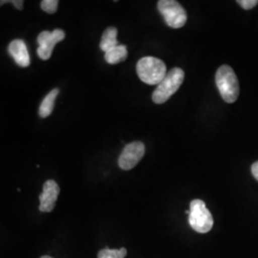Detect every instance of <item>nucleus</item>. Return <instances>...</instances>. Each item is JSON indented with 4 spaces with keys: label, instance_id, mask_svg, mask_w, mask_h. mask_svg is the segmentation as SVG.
Masks as SVG:
<instances>
[{
    "label": "nucleus",
    "instance_id": "nucleus-1",
    "mask_svg": "<svg viewBox=\"0 0 258 258\" xmlns=\"http://www.w3.org/2000/svg\"><path fill=\"white\" fill-rule=\"evenodd\" d=\"M216 86L223 100L233 103L239 96V83L233 69L229 65H222L215 75Z\"/></svg>",
    "mask_w": 258,
    "mask_h": 258
},
{
    "label": "nucleus",
    "instance_id": "nucleus-2",
    "mask_svg": "<svg viewBox=\"0 0 258 258\" xmlns=\"http://www.w3.org/2000/svg\"><path fill=\"white\" fill-rule=\"evenodd\" d=\"M136 70L140 80L149 85H158L167 74L165 62L154 56L142 57L137 63Z\"/></svg>",
    "mask_w": 258,
    "mask_h": 258
},
{
    "label": "nucleus",
    "instance_id": "nucleus-3",
    "mask_svg": "<svg viewBox=\"0 0 258 258\" xmlns=\"http://www.w3.org/2000/svg\"><path fill=\"white\" fill-rule=\"evenodd\" d=\"M184 73L181 68L175 67L171 69L165 79L157 85V88L152 94V101L157 104L165 102L180 88L184 82Z\"/></svg>",
    "mask_w": 258,
    "mask_h": 258
},
{
    "label": "nucleus",
    "instance_id": "nucleus-4",
    "mask_svg": "<svg viewBox=\"0 0 258 258\" xmlns=\"http://www.w3.org/2000/svg\"><path fill=\"white\" fill-rule=\"evenodd\" d=\"M188 223L194 231L199 233H207L212 230L213 226L212 213L202 200L195 199L191 201Z\"/></svg>",
    "mask_w": 258,
    "mask_h": 258
},
{
    "label": "nucleus",
    "instance_id": "nucleus-5",
    "mask_svg": "<svg viewBox=\"0 0 258 258\" xmlns=\"http://www.w3.org/2000/svg\"><path fill=\"white\" fill-rule=\"evenodd\" d=\"M158 10L169 27L179 29L186 22V12L175 0H160L158 2Z\"/></svg>",
    "mask_w": 258,
    "mask_h": 258
},
{
    "label": "nucleus",
    "instance_id": "nucleus-6",
    "mask_svg": "<svg viewBox=\"0 0 258 258\" xmlns=\"http://www.w3.org/2000/svg\"><path fill=\"white\" fill-rule=\"evenodd\" d=\"M65 33L61 29H55L53 32L43 31L37 37V55L42 59L47 60L51 57L55 44L65 38Z\"/></svg>",
    "mask_w": 258,
    "mask_h": 258
},
{
    "label": "nucleus",
    "instance_id": "nucleus-7",
    "mask_svg": "<svg viewBox=\"0 0 258 258\" xmlns=\"http://www.w3.org/2000/svg\"><path fill=\"white\" fill-rule=\"evenodd\" d=\"M146 152L145 145L142 142H133L126 145L120 153L118 164L121 169L130 170L138 165Z\"/></svg>",
    "mask_w": 258,
    "mask_h": 258
},
{
    "label": "nucleus",
    "instance_id": "nucleus-8",
    "mask_svg": "<svg viewBox=\"0 0 258 258\" xmlns=\"http://www.w3.org/2000/svg\"><path fill=\"white\" fill-rule=\"evenodd\" d=\"M59 194V186L54 180H48L43 184V191L39 195V211L51 212L55 208Z\"/></svg>",
    "mask_w": 258,
    "mask_h": 258
},
{
    "label": "nucleus",
    "instance_id": "nucleus-9",
    "mask_svg": "<svg viewBox=\"0 0 258 258\" xmlns=\"http://www.w3.org/2000/svg\"><path fill=\"white\" fill-rule=\"evenodd\" d=\"M10 55L16 63L20 67H28L30 65V55L25 42L21 39H15L8 47Z\"/></svg>",
    "mask_w": 258,
    "mask_h": 258
},
{
    "label": "nucleus",
    "instance_id": "nucleus-10",
    "mask_svg": "<svg viewBox=\"0 0 258 258\" xmlns=\"http://www.w3.org/2000/svg\"><path fill=\"white\" fill-rule=\"evenodd\" d=\"M127 55V47L123 44H119L104 54V59L109 64H118L125 60Z\"/></svg>",
    "mask_w": 258,
    "mask_h": 258
},
{
    "label": "nucleus",
    "instance_id": "nucleus-11",
    "mask_svg": "<svg viewBox=\"0 0 258 258\" xmlns=\"http://www.w3.org/2000/svg\"><path fill=\"white\" fill-rule=\"evenodd\" d=\"M117 35H118V30L115 27H108L103 32L102 40L100 43V48L102 52L106 53L112 48L119 45L117 40Z\"/></svg>",
    "mask_w": 258,
    "mask_h": 258
},
{
    "label": "nucleus",
    "instance_id": "nucleus-12",
    "mask_svg": "<svg viewBox=\"0 0 258 258\" xmlns=\"http://www.w3.org/2000/svg\"><path fill=\"white\" fill-rule=\"evenodd\" d=\"M58 93H59L58 88H55L44 98V100L42 101L40 106H39V111H38L39 116L41 118H47L52 114L54 106H55V99H56Z\"/></svg>",
    "mask_w": 258,
    "mask_h": 258
},
{
    "label": "nucleus",
    "instance_id": "nucleus-13",
    "mask_svg": "<svg viewBox=\"0 0 258 258\" xmlns=\"http://www.w3.org/2000/svg\"><path fill=\"white\" fill-rule=\"evenodd\" d=\"M126 254L127 250L125 248H120V249L104 248L99 251L98 258H124Z\"/></svg>",
    "mask_w": 258,
    "mask_h": 258
},
{
    "label": "nucleus",
    "instance_id": "nucleus-14",
    "mask_svg": "<svg viewBox=\"0 0 258 258\" xmlns=\"http://www.w3.org/2000/svg\"><path fill=\"white\" fill-rule=\"evenodd\" d=\"M40 7L47 14H55L58 7L57 0H43L40 3Z\"/></svg>",
    "mask_w": 258,
    "mask_h": 258
},
{
    "label": "nucleus",
    "instance_id": "nucleus-15",
    "mask_svg": "<svg viewBox=\"0 0 258 258\" xmlns=\"http://www.w3.org/2000/svg\"><path fill=\"white\" fill-rule=\"evenodd\" d=\"M237 3L243 9L250 10L257 5L258 0H238Z\"/></svg>",
    "mask_w": 258,
    "mask_h": 258
},
{
    "label": "nucleus",
    "instance_id": "nucleus-16",
    "mask_svg": "<svg viewBox=\"0 0 258 258\" xmlns=\"http://www.w3.org/2000/svg\"><path fill=\"white\" fill-rule=\"evenodd\" d=\"M251 173L253 177L258 181V161L253 163V165L251 166Z\"/></svg>",
    "mask_w": 258,
    "mask_h": 258
},
{
    "label": "nucleus",
    "instance_id": "nucleus-17",
    "mask_svg": "<svg viewBox=\"0 0 258 258\" xmlns=\"http://www.w3.org/2000/svg\"><path fill=\"white\" fill-rule=\"evenodd\" d=\"M11 3L18 10L23 9V1L22 0H13Z\"/></svg>",
    "mask_w": 258,
    "mask_h": 258
},
{
    "label": "nucleus",
    "instance_id": "nucleus-18",
    "mask_svg": "<svg viewBox=\"0 0 258 258\" xmlns=\"http://www.w3.org/2000/svg\"><path fill=\"white\" fill-rule=\"evenodd\" d=\"M40 258H53L51 257V256H48V255H44V256H41Z\"/></svg>",
    "mask_w": 258,
    "mask_h": 258
}]
</instances>
